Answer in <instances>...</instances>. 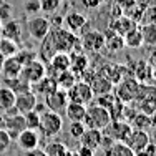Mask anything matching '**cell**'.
Here are the masks:
<instances>
[{
	"instance_id": "1",
	"label": "cell",
	"mask_w": 156,
	"mask_h": 156,
	"mask_svg": "<svg viewBox=\"0 0 156 156\" xmlns=\"http://www.w3.org/2000/svg\"><path fill=\"white\" fill-rule=\"evenodd\" d=\"M63 129V118L60 113L45 110L40 113V125H38V133L42 138L50 140L55 138L62 133Z\"/></svg>"
},
{
	"instance_id": "2",
	"label": "cell",
	"mask_w": 156,
	"mask_h": 156,
	"mask_svg": "<svg viewBox=\"0 0 156 156\" xmlns=\"http://www.w3.org/2000/svg\"><path fill=\"white\" fill-rule=\"evenodd\" d=\"M110 123H111V116H110V111L106 108L96 105V103L87 106V113H85V118H83V125L87 128L103 131Z\"/></svg>"
},
{
	"instance_id": "3",
	"label": "cell",
	"mask_w": 156,
	"mask_h": 156,
	"mask_svg": "<svg viewBox=\"0 0 156 156\" xmlns=\"http://www.w3.org/2000/svg\"><path fill=\"white\" fill-rule=\"evenodd\" d=\"M113 88H115V91H113L115 96H116L121 103H129V101L138 98L141 85H140V81H136L133 76H126L121 81H118Z\"/></svg>"
},
{
	"instance_id": "4",
	"label": "cell",
	"mask_w": 156,
	"mask_h": 156,
	"mask_svg": "<svg viewBox=\"0 0 156 156\" xmlns=\"http://www.w3.org/2000/svg\"><path fill=\"white\" fill-rule=\"evenodd\" d=\"M66 98H68V101L81 103V105L87 106L95 100V95H93V90H91L90 83L81 80V81H76V83L66 91Z\"/></svg>"
},
{
	"instance_id": "5",
	"label": "cell",
	"mask_w": 156,
	"mask_h": 156,
	"mask_svg": "<svg viewBox=\"0 0 156 156\" xmlns=\"http://www.w3.org/2000/svg\"><path fill=\"white\" fill-rule=\"evenodd\" d=\"M45 75H47V65L40 58H35L30 63L23 65L22 66V72H20V78H23L30 87L35 85L37 81H40Z\"/></svg>"
},
{
	"instance_id": "6",
	"label": "cell",
	"mask_w": 156,
	"mask_h": 156,
	"mask_svg": "<svg viewBox=\"0 0 156 156\" xmlns=\"http://www.w3.org/2000/svg\"><path fill=\"white\" fill-rule=\"evenodd\" d=\"M50 22L47 17L33 15L27 20V33L32 37L35 42H42L43 38L50 33Z\"/></svg>"
},
{
	"instance_id": "7",
	"label": "cell",
	"mask_w": 156,
	"mask_h": 156,
	"mask_svg": "<svg viewBox=\"0 0 156 156\" xmlns=\"http://www.w3.org/2000/svg\"><path fill=\"white\" fill-rule=\"evenodd\" d=\"M80 45L85 51L98 53L105 48V33L100 30H88L80 38Z\"/></svg>"
},
{
	"instance_id": "8",
	"label": "cell",
	"mask_w": 156,
	"mask_h": 156,
	"mask_svg": "<svg viewBox=\"0 0 156 156\" xmlns=\"http://www.w3.org/2000/svg\"><path fill=\"white\" fill-rule=\"evenodd\" d=\"M131 129H133V126H131V123H128V121L113 120L105 129H103V135L108 136L111 141H123L125 143V140L128 138Z\"/></svg>"
},
{
	"instance_id": "9",
	"label": "cell",
	"mask_w": 156,
	"mask_h": 156,
	"mask_svg": "<svg viewBox=\"0 0 156 156\" xmlns=\"http://www.w3.org/2000/svg\"><path fill=\"white\" fill-rule=\"evenodd\" d=\"M125 143H126V146H128L135 154H141L148 148V144H150V136H148V131L133 128L131 133L128 135V138L125 140Z\"/></svg>"
},
{
	"instance_id": "10",
	"label": "cell",
	"mask_w": 156,
	"mask_h": 156,
	"mask_svg": "<svg viewBox=\"0 0 156 156\" xmlns=\"http://www.w3.org/2000/svg\"><path fill=\"white\" fill-rule=\"evenodd\" d=\"M47 75L51 78H57V75H60L65 70H70V53L65 51H58L53 57L48 60L47 63Z\"/></svg>"
},
{
	"instance_id": "11",
	"label": "cell",
	"mask_w": 156,
	"mask_h": 156,
	"mask_svg": "<svg viewBox=\"0 0 156 156\" xmlns=\"http://www.w3.org/2000/svg\"><path fill=\"white\" fill-rule=\"evenodd\" d=\"M66 103H68L66 91L60 90V88H57V90H53L51 93L43 96V105H45V108L50 110V111H55V113H62V111H65Z\"/></svg>"
},
{
	"instance_id": "12",
	"label": "cell",
	"mask_w": 156,
	"mask_h": 156,
	"mask_svg": "<svg viewBox=\"0 0 156 156\" xmlns=\"http://www.w3.org/2000/svg\"><path fill=\"white\" fill-rule=\"evenodd\" d=\"M15 141L22 151H30V150H35V148H40L42 136L37 129H23Z\"/></svg>"
},
{
	"instance_id": "13",
	"label": "cell",
	"mask_w": 156,
	"mask_h": 156,
	"mask_svg": "<svg viewBox=\"0 0 156 156\" xmlns=\"http://www.w3.org/2000/svg\"><path fill=\"white\" fill-rule=\"evenodd\" d=\"M5 115V113H3ZM5 129L9 133L10 140H17L23 129H27L25 126V118L22 113H15V115H5Z\"/></svg>"
},
{
	"instance_id": "14",
	"label": "cell",
	"mask_w": 156,
	"mask_h": 156,
	"mask_svg": "<svg viewBox=\"0 0 156 156\" xmlns=\"http://www.w3.org/2000/svg\"><path fill=\"white\" fill-rule=\"evenodd\" d=\"M37 103H38V96H37V93H33L32 90L22 91V93L15 95V108L22 115L28 113V111H33Z\"/></svg>"
},
{
	"instance_id": "15",
	"label": "cell",
	"mask_w": 156,
	"mask_h": 156,
	"mask_svg": "<svg viewBox=\"0 0 156 156\" xmlns=\"http://www.w3.org/2000/svg\"><path fill=\"white\" fill-rule=\"evenodd\" d=\"M22 35H23V28H22V25L18 20L10 18V20H7L2 23V30H0V37H2V38H9V40H12V42L18 43L22 40Z\"/></svg>"
},
{
	"instance_id": "16",
	"label": "cell",
	"mask_w": 156,
	"mask_h": 156,
	"mask_svg": "<svg viewBox=\"0 0 156 156\" xmlns=\"http://www.w3.org/2000/svg\"><path fill=\"white\" fill-rule=\"evenodd\" d=\"M87 23H88L87 17H85L83 13H80V12H75V10L68 12L65 17H63V25H65V28L70 30V32H73V33L81 32Z\"/></svg>"
},
{
	"instance_id": "17",
	"label": "cell",
	"mask_w": 156,
	"mask_h": 156,
	"mask_svg": "<svg viewBox=\"0 0 156 156\" xmlns=\"http://www.w3.org/2000/svg\"><path fill=\"white\" fill-rule=\"evenodd\" d=\"M101 140H103V131H100V129L87 128V129H85V133L80 136L78 143H80V146L90 148V150L96 151L100 146H101Z\"/></svg>"
},
{
	"instance_id": "18",
	"label": "cell",
	"mask_w": 156,
	"mask_h": 156,
	"mask_svg": "<svg viewBox=\"0 0 156 156\" xmlns=\"http://www.w3.org/2000/svg\"><path fill=\"white\" fill-rule=\"evenodd\" d=\"M22 63L17 57H7L3 58L2 65H0V75L3 78H17L20 76L22 72Z\"/></svg>"
},
{
	"instance_id": "19",
	"label": "cell",
	"mask_w": 156,
	"mask_h": 156,
	"mask_svg": "<svg viewBox=\"0 0 156 156\" xmlns=\"http://www.w3.org/2000/svg\"><path fill=\"white\" fill-rule=\"evenodd\" d=\"M87 83H90L91 90H93V95L95 96H101V95H108L113 91V87L115 85L111 83L108 78H105L103 75H93L90 81H87Z\"/></svg>"
},
{
	"instance_id": "20",
	"label": "cell",
	"mask_w": 156,
	"mask_h": 156,
	"mask_svg": "<svg viewBox=\"0 0 156 156\" xmlns=\"http://www.w3.org/2000/svg\"><path fill=\"white\" fill-rule=\"evenodd\" d=\"M135 27H136V22L133 20V18H129L128 15H120L118 18H115V20L111 22L110 30L123 37V35H126L129 30H133Z\"/></svg>"
},
{
	"instance_id": "21",
	"label": "cell",
	"mask_w": 156,
	"mask_h": 156,
	"mask_svg": "<svg viewBox=\"0 0 156 156\" xmlns=\"http://www.w3.org/2000/svg\"><path fill=\"white\" fill-rule=\"evenodd\" d=\"M88 68V57L83 51H73L70 53V70L75 75H83Z\"/></svg>"
},
{
	"instance_id": "22",
	"label": "cell",
	"mask_w": 156,
	"mask_h": 156,
	"mask_svg": "<svg viewBox=\"0 0 156 156\" xmlns=\"http://www.w3.org/2000/svg\"><path fill=\"white\" fill-rule=\"evenodd\" d=\"M105 48L111 53H118V51H121L125 48V40L121 35H118V33L108 30L105 33Z\"/></svg>"
},
{
	"instance_id": "23",
	"label": "cell",
	"mask_w": 156,
	"mask_h": 156,
	"mask_svg": "<svg viewBox=\"0 0 156 156\" xmlns=\"http://www.w3.org/2000/svg\"><path fill=\"white\" fill-rule=\"evenodd\" d=\"M85 113H87V106L81 105V103L68 101L65 106V116L70 121H83Z\"/></svg>"
},
{
	"instance_id": "24",
	"label": "cell",
	"mask_w": 156,
	"mask_h": 156,
	"mask_svg": "<svg viewBox=\"0 0 156 156\" xmlns=\"http://www.w3.org/2000/svg\"><path fill=\"white\" fill-rule=\"evenodd\" d=\"M53 90H57V81H55V78L45 75L40 81H37L35 85H32V91L33 93H38V95H48L51 93Z\"/></svg>"
},
{
	"instance_id": "25",
	"label": "cell",
	"mask_w": 156,
	"mask_h": 156,
	"mask_svg": "<svg viewBox=\"0 0 156 156\" xmlns=\"http://www.w3.org/2000/svg\"><path fill=\"white\" fill-rule=\"evenodd\" d=\"M55 81H57V88H60V90H63V91H68L70 88L78 81V75H75L72 70H65V72H62L60 75H57Z\"/></svg>"
},
{
	"instance_id": "26",
	"label": "cell",
	"mask_w": 156,
	"mask_h": 156,
	"mask_svg": "<svg viewBox=\"0 0 156 156\" xmlns=\"http://www.w3.org/2000/svg\"><path fill=\"white\" fill-rule=\"evenodd\" d=\"M15 106V93L7 87H0V113H7Z\"/></svg>"
},
{
	"instance_id": "27",
	"label": "cell",
	"mask_w": 156,
	"mask_h": 156,
	"mask_svg": "<svg viewBox=\"0 0 156 156\" xmlns=\"http://www.w3.org/2000/svg\"><path fill=\"white\" fill-rule=\"evenodd\" d=\"M45 156H65L68 148H66L65 143L62 141H57V140H51V141H47V144L42 148Z\"/></svg>"
},
{
	"instance_id": "28",
	"label": "cell",
	"mask_w": 156,
	"mask_h": 156,
	"mask_svg": "<svg viewBox=\"0 0 156 156\" xmlns=\"http://www.w3.org/2000/svg\"><path fill=\"white\" fill-rule=\"evenodd\" d=\"M103 156H136V154L126 146V143H123V141H115V143H111L105 150V154Z\"/></svg>"
},
{
	"instance_id": "29",
	"label": "cell",
	"mask_w": 156,
	"mask_h": 156,
	"mask_svg": "<svg viewBox=\"0 0 156 156\" xmlns=\"http://www.w3.org/2000/svg\"><path fill=\"white\" fill-rule=\"evenodd\" d=\"M123 40H125V47L128 48H140L143 45V37H141V30L140 28H133V30H129L126 35H123Z\"/></svg>"
},
{
	"instance_id": "30",
	"label": "cell",
	"mask_w": 156,
	"mask_h": 156,
	"mask_svg": "<svg viewBox=\"0 0 156 156\" xmlns=\"http://www.w3.org/2000/svg\"><path fill=\"white\" fill-rule=\"evenodd\" d=\"M3 87L10 88V90L13 91L15 95L22 93V91H27V90H32V87L27 83V81L23 80V78L17 76V78H5V85Z\"/></svg>"
},
{
	"instance_id": "31",
	"label": "cell",
	"mask_w": 156,
	"mask_h": 156,
	"mask_svg": "<svg viewBox=\"0 0 156 156\" xmlns=\"http://www.w3.org/2000/svg\"><path fill=\"white\" fill-rule=\"evenodd\" d=\"M143 37V45L156 47V23H146L140 28Z\"/></svg>"
},
{
	"instance_id": "32",
	"label": "cell",
	"mask_w": 156,
	"mask_h": 156,
	"mask_svg": "<svg viewBox=\"0 0 156 156\" xmlns=\"http://www.w3.org/2000/svg\"><path fill=\"white\" fill-rule=\"evenodd\" d=\"M153 70H151V66L148 65V62H144V60H140L138 63H136V66H135V80L136 81H144V80H148V78H151L153 76Z\"/></svg>"
},
{
	"instance_id": "33",
	"label": "cell",
	"mask_w": 156,
	"mask_h": 156,
	"mask_svg": "<svg viewBox=\"0 0 156 156\" xmlns=\"http://www.w3.org/2000/svg\"><path fill=\"white\" fill-rule=\"evenodd\" d=\"M18 50H20V48H18V43L0 37V55H2V57H5V58L7 57H15L18 53Z\"/></svg>"
},
{
	"instance_id": "34",
	"label": "cell",
	"mask_w": 156,
	"mask_h": 156,
	"mask_svg": "<svg viewBox=\"0 0 156 156\" xmlns=\"http://www.w3.org/2000/svg\"><path fill=\"white\" fill-rule=\"evenodd\" d=\"M40 3V12H45L48 15L57 13L58 9L62 7V0H38Z\"/></svg>"
},
{
	"instance_id": "35",
	"label": "cell",
	"mask_w": 156,
	"mask_h": 156,
	"mask_svg": "<svg viewBox=\"0 0 156 156\" xmlns=\"http://www.w3.org/2000/svg\"><path fill=\"white\" fill-rule=\"evenodd\" d=\"M151 125H153V121H151V118H150V115H146V113H140V115H136L135 116V121H133V128H136V129H144V131H148V129L151 128Z\"/></svg>"
},
{
	"instance_id": "36",
	"label": "cell",
	"mask_w": 156,
	"mask_h": 156,
	"mask_svg": "<svg viewBox=\"0 0 156 156\" xmlns=\"http://www.w3.org/2000/svg\"><path fill=\"white\" fill-rule=\"evenodd\" d=\"M85 129H87V126L83 125V121H70L68 125V135L70 138L73 140H80V136L85 133Z\"/></svg>"
},
{
	"instance_id": "37",
	"label": "cell",
	"mask_w": 156,
	"mask_h": 156,
	"mask_svg": "<svg viewBox=\"0 0 156 156\" xmlns=\"http://www.w3.org/2000/svg\"><path fill=\"white\" fill-rule=\"evenodd\" d=\"M23 118H25V126H27V129H37V131H38L40 113H37V111L33 110V111H28V113H25Z\"/></svg>"
},
{
	"instance_id": "38",
	"label": "cell",
	"mask_w": 156,
	"mask_h": 156,
	"mask_svg": "<svg viewBox=\"0 0 156 156\" xmlns=\"http://www.w3.org/2000/svg\"><path fill=\"white\" fill-rule=\"evenodd\" d=\"M15 57L20 60L22 65H27V63H30L32 60L38 58V50H18V53Z\"/></svg>"
},
{
	"instance_id": "39",
	"label": "cell",
	"mask_w": 156,
	"mask_h": 156,
	"mask_svg": "<svg viewBox=\"0 0 156 156\" xmlns=\"http://www.w3.org/2000/svg\"><path fill=\"white\" fill-rule=\"evenodd\" d=\"M12 12H13V9H12L10 3H7V2L0 3V23L10 20V18H12Z\"/></svg>"
},
{
	"instance_id": "40",
	"label": "cell",
	"mask_w": 156,
	"mask_h": 156,
	"mask_svg": "<svg viewBox=\"0 0 156 156\" xmlns=\"http://www.w3.org/2000/svg\"><path fill=\"white\" fill-rule=\"evenodd\" d=\"M10 144H12V140H10L9 133H7L5 129H0V154L9 151Z\"/></svg>"
},
{
	"instance_id": "41",
	"label": "cell",
	"mask_w": 156,
	"mask_h": 156,
	"mask_svg": "<svg viewBox=\"0 0 156 156\" xmlns=\"http://www.w3.org/2000/svg\"><path fill=\"white\" fill-rule=\"evenodd\" d=\"M25 12H28V13H37V12H40V3H38V0H25Z\"/></svg>"
},
{
	"instance_id": "42",
	"label": "cell",
	"mask_w": 156,
	"mask_h": 156,
	"mask_svg": "<svg viewBox=\"0 0 156 156\" xmlns=\"http://www.w3.org/2000/svg\"><path fill=\"white\" fill-rule=\"evenodd\" d=\"M135 3H136V0H116V5L120 7L121 10H125V12H126L128 9H131Z\"/></svg>"
},
{
	"instance_id": "43",
	"label": "cell",
	"mask_w": 156,
	"mask_h": 156,
	"mask_svg": "<svg viewBox=\"0 0 156 156\" xmlns=\"http://www.w3.org/2000/svg\"><path fill=\"white\" fill-rule=\"evenodd\" d=\"M103 0H81V3H83L87 9H96V7L101 5Z\"/></svg>"
},
{
	"instance_id": "44",
	"label": "cell",
	"mask_w": 156,
	"mask_h": 156,
	"mask_svg": "<svg viewBox=\"0 0 156 156\" xmlns=\"http://www.w3.org/2000/svg\"><path fill=\"white\" fill-rule=\"evenodd\" d=\"M78 154L80 156H95V151L90 150V148H85V146H78Z\"/></svg>"
},
{
	"instance_id": "45",
	"label": "cell",
	"mask_w": 156,
	"mask_h": 156,
	"mask_svg": "<svg viewBox=\"0 0 156 156\" xmlns=\"http://www.w3.org/2000/svg\"><path fill=\"white\" fill-rule=\"evenodd\" d=\"M141 154H143V156H156V144L150 143V144H148V148Z\"/></svg>"
},
{
	"instance_id": "46",
	"label": "cell",
	"mask_w": 156,
	"mask_h": 156,
	"mask_svg": "<svg viewBox=\"0 0 156 156\" xmlns=\"http://www.w3.org/2000/svg\"><path fill=\"white\" fill-rule=\"evenodd\" d=\"M148 65L151 66V70H153V72H156V48L150 53V58H148Z\"/></svg>"
},
{
	"instance_id": "47",
	"label": "cell",
	"mask_w": 156,
	"mask_h": 156,
	"mask_svg": "<svg viewBox=\"0 0 156 156\" xmlns=\"http://www.w3.org/2000/svg\"><path fill=\"white\" fill-rule=\"evenodd\" d=\"M23 156H45L42 148H35V150H30V151H23Z\"/></svg>"
},
{
	"instance_id": "48",
	"label": "cell",
	"mask_w": 156,
	"mask_h": 156,
	"mask_svg": "<svg viewBox=\"0 0 156 156\" xmlns=\"http://www.w3.org/2000/svg\"><path fill=\"white\" fill-rule=\"evenodd\" d=\"M148 136H150V143L156 144V123L151 125V128H150V133H148Z\"/></svg>"
},
{
	"instance_id": "49",
	"label": "cell",
	"mask_w": 156,
	"mask_h": 156,
	"mask_svg": "<svg viewBox=\"0 0 156 156\" xmlns=\"http://www.w3.org/2000/svg\"><path fill=\"white\" fill-rule=\"evenodd\" d=\"M3 128H5V115L0 113V129H3Z\"/></svg>"
},
{
	"instance_id": "50",
	"label": "cell",
	"mask_w": 156,
	"mask_h": 156,
	"mask_svg": "<svg viewBox=\"0 0 156 156\" xmlns=\"http://www.w3.org/2000/svg\"><path fill=\"white\" fill-rule=\"evenodd\" d=\"M65 156H80V154H78V151H76V150H68Z\"/></svg>"
},
{
	"instance_id": "51",
	"label": "cell",
	"mask_w": 156,
	"mask_h": 156,
	"mask_svg": "<svg viewBox=\"0 0 156 156\" xmlns=\"http://www.w3.org/2000/svg\"><path fill=\"white\" fill-rule=\"evenodd\" d=\"M0 30H2V23H0Z\"/></svg>"
},
{
	"instance_id": "52",
	"label": "cell",
	"mask_w": 156,
	"mask_h": 156,
	"mask_svg": "<svg viewBox=\"0 0 156 156\" xmlns=\"http://www.w3.org/2000/svg\"><path fill=\"white\" fill-rule=\"evenodd\" d=\"M136 156H143V154H136Z\"/></svg>"
}]
</instances>
